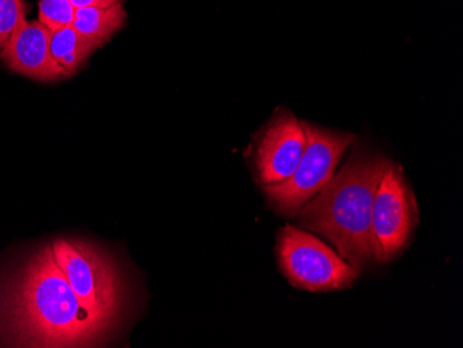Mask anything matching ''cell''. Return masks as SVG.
<instances>
[{
	"label": "cell",
	"instance_id": "cell-1",
	"mask_svg": "<svg viewBox=\"0 0 463 348\" xmlns=\"http://www.w3.org/2000/svg\"><path fill=\"white\" fill-rule=\"evenodd\" d=\"M110 331L80 306L52 244L0 283V334L12 345L95 347Z\"/></svg>",
	"mask_w": 463,
	"mask_h": 348
},
{
	"label": "cell",
	"instance_id": "cell-2",
	"mask_svg": "<svg viewBox=\"0 0 463 348\" xmlns=\"http://www.w3.org/2000/svg\"><path fill=\"white\" fill-rule=\"evenodd\" d=\"M387 163L382 153L354 147L342 170L300 210V227L335 244L358 272L377 261L372 210Z\"/></svg>",
	"mask_w": 463,
	"mask_h": 348
},
{
	"label": "cell",
	"instance_id": "cell-3",
	"mask_svg": "<svg viewBox=\"0 0 463 348\" xmlns=\"http://www.w3.org/2000/svg\"><path fill=\"white\" fill-rule=\"evenodd\" d=\"M52 249L83 310L113 327L121 315L125 289L110 257L93 244L72 239H59Z\"/></svg>",
	"mask_w": 463,
	"mask_h": 348
},
{
	"label": "cell",
	"instance_id": "cell-4",
	"mask_svg": "<svg viewBox=\"0 0 463 348\" xmlns=\"http://www.w3.org/2000/svg\"><path fill=\"white\" fill-rule=\"evenodd\" d=\"M306 150L293 175L280 183L265 186V196L278 212L294 218L335 175V167L355 136L301 121Z\"/></svg>",
	"mask_w": 463,
	"mask_h": 348
},
{
	"label": "cell",
	"instance_id": "cell-5",
	"mask_svg": "<svg viewBox=\"0 0 463 348\" xmlns=\"http://www.w3.org/2000/svg\"><path fill=\"white\" fill-rule=\"evenodd\" d=\"M280 271L298 289L311 293L337 292L351 287L358 271L330 246L298 227L278 233Z\"/></svg>",
	"mask_w": 463,
	"mask_h": 348
},
{
	"label": "cell",
	"instance_id": "cell-6",
	"mask_svg": "<svg viewBox=\"0 0 463 348\" xmlns=\"http://www.w3.org/2000/svg\"><path fill=\"white\" fill-rule=\"evenodd\" d=\"M419 222L415 194L400 164L384 168L372 210V230L377 261L390 262L404 253Z\"/></svg>",
	"mask_w": 463,
	"mask_h": 348
},
{
	"label": "cell",
	"instance_id": "cell-7",
	"mask_svg": "<svg viewBox=\"0 0 463 348\" xmlns=\"http://www.w3.org/2000/svg\"><path fill=\"white\" fill-rule=\"evenodd\" d=\"M307 137L301 121L291 111L278 110L257 140V174L261 185L286 181L298 170L306 150Z\"/></svg>",
	"mask_w": 463,
	"mask_h": 348
},
{
	"label": "cell",
	"instance_id": "cell-8",
	"mask_svg": "<svg viewBox=\"0 0 463 348\" xmlns=\"http://www.w3.org/2000/svg\"><path fill=\"white\" fill-rule=\"evenodd\" d=\"M52 31L39 20L25 23L0 52V60L12 71L42 82L67 80L51 53Z\"/></svg>",
	"mask_w": 463,
	"mask_h": 348
},
{
	"label": "cell",
	"instance_id": "cell-9",
	"mask_svg": "<svg viewBox=\"0 0 463 348\" xmlns=\"http://www.w3.org/2000/svg\"><path fill=\"white\" fill-rule=\"evenodd\" d=\"M127 23V12L124 5L98 9V7H82L75 10L72 27L99 48H103Z\"/></svg>",
	"mask_w": 463,
	"mask_h": 348
},
{
	"label": "cell",
	"instance_id": "cell-10",
	"mask_svg": "<svg viewBox=\"0 0 463 348\" xmlns=\"http://www.w3.org/2000/svg\"><path fill=\"white\" fill-rule=\"evenodd\" d=\"M98 51L88 39L83 38L72 25L52 31L51 53L54 61L70 78L74 77L88 59Z\"/></svg>",
	"mask_w": 463,
	"mask_h": 348
},
{
	"label": "cell",
	"instance_id": "cell-11",
	"mask_svg": "<svg viewBox=\"0 0 463 348\" xmlns=\"http://www.w3.org/2000/svg\"><path fill=\"white\" fill-rule=\"evenodd\" d=\"M27 13L25 0H0V52L24 27Z\"/></svg>",
	"mask_w": 463,
	"mask_h": 348
},
{
	"label": "cell",
	"instance_id": "cell-12",
	"mask_svg": "<svg viewBox=\"0 0 463 348\" xmlns=\"http://www.w3.org/2000/svg\"><path fill=\"white\" fill-rule=\"evenodd\" d=\"M74 17L71 0H39L38 20L51 31L72 25Z\"/></svg>",
	"mask_w": 463,
	"mask_h": 348
},
{
	"label": "cell",
	"instance_id": "cell-13",
	"mask_svg": "<svg viewBox=\"0 0 463 348\" xmlns=\"http://www.w3.org/2000/svg\"><path fill=\"white\" fill-rule=\"evenodd\" d=\"M125 0H71L72 6L77 9L82 7H98V9H109V7L124 5Z\"/></svg>",
	"mask_w": 463,
	"mask_h": 348
}]
</instances>
